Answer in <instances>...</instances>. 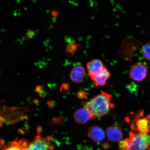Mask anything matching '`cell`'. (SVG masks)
<instances>
[{"instance_id":"1","label":"cell","mask_w":150,"mask_h":150,"mask_svg":"<svg viewBox=\"0 0 150 150\" xmlns=\"http://www.w3.org/2000/svg\"><path fill=\"white\" fill-rule=\"evenodd\" d=\"M112 95L103 91L88 102H82L83 108L89 112L91 119L101 117L107 115L114 105L111 102Z\"/></svg>"},{"instance_id":"2","label":"cell","mask_w":150,"mask_h":150,"mask_svg":"<svg viewBox=\"0 0 150 150\" xmlns=\"http://www.w3.org/2000/svg\"><path fill=\"white\" fill-rule=\"evenodd\" d=\"M119 144L120 150H150V135L132 130Z\"/></svg>"},{"instance_id":"3","label":"cell","mask_w":150,"mask_h":150,"mask_svg":"<svg viewBox=\"0 0 150 150\" xmlns=\"http://www.w3.org/2000/svg\"><path fill=\"white\" fill-rule=\"evenodd\" d=\"M142 45V43L137 39L127 38L122 42L119 50L120 56L124 61L131 62L133 54L139 50Z\"/></svg>"},{"instance_id":"4","label":"cell","mask_w":150,"mask_h":150,"mask_svg":"<svg viewBox=\"0 0 150 150\" xmlns=\"http://www.w3.org/2000/svg\"><path fill=\"white\" fill-rule=\"evenodd\" d=\"M132 130L136 132L149 134L150 133V114L144 117V111L141 110L133 119L131 125Z\"/></svg>"},{"instance_id":"5","label":"cell","mask_w":150,"mask_h":150,"mask_svg":"<svg viewBox=\"0 0 150 150\" xmlns=\"http://www.w3.org/2000/svg\"><path fill=\"white\" fill-rule=\"evenodd\" d=\"M50 137L37 135L32 142H28L26 150H53Z\"/></svg>"},{"instance_id":"6","label":"cell","mask_w":150,"mask_h":150,"mask_svg":"<svg viewBox=\"0 0 150 150\" xmlns=\"http://www.w3.org/2000/svg\"><path fill=\"white\" fill-rule=\"evenodd\" d=\"M148 70L147 66L138 63L131 67L129 75L131 79L137 82L143 81L147 77Z\"/></svg>"},{"instance_id":"7","label":"cell","mask_w":150,"mask_h":150,"mask_svg":"<svg viewBox=\"0 0 150 150\" xmlns=\"http://www.w3.org/2000/svg\"><path fill=\"white\" fill-rule=\"evenodd\" d=\"M104 67V64L100 59H93L87 64L88 74L91 78L100 74Z\"/></svg>"},{"instance_id":"8","label":"cell","mask_w":150,"mask_h":150,"mask_svg":"<svg viewBox=\"0 0 150 150\" xmlns=\"http://www.w3.org/2000/svg\"><path fill=\"white\" fill-rule=\"evenodd\" d=\"M86 75L84 67L81 65H77L73 67L70 73V77L73 82L79 83L83 81Z\"/></svg>"},{"instance_id":"9","label":"cell","mask_w":150,"mask_h":150,"mask_svg":"<svg viewBox=\"0 0 150 150\" xmlns=\"http://www.w3.org/2000/svg\"><path fill=\"white\" fill-rule=\"evenodd\" d=\"M88 134L89 138L95 142H102L105 138L104 130L97 125L90 127L88 131Z\"/></svg>"},{"instance_id":"10","label":"cell","mask_w":150,"mask_h":150,"mask_svg":"<svg viewBox=\"0 0 150 150\" xmlns=\"http://www.w3.org/2000/svg\"><path fill=\"white\" fill-rule=\"evenodd\" d=\"M110 76L111 74L110 71L105 67L100 74L91 77V79L96 86L100 87L105 85Z\"/></svg>"},{"instance_id":"11","label":"cell","mask_w":150,"mask_h":150,"mask_svg":"<svg viewBox=\"0 0 150 150\" xmlns=\"http://www.w3.org/2000/svg\"><path fill=\"white\" fill-rule=\"evenodd\" d=\"M106 133L109 140L112 142L121 141L123 137L121 127L118 125L108 127L106 129Z\"/></svg>"},{"instance_id":"12","label":"cell","mask_w":150,"mask_h":150,"mask_svg":"<svg viewBox=\"0 0 150 150\" xmlns=\"http://www.w3.org/2000/svg\"><path fill=\"white\" fill-rule=\"evenodd\" d=\"M74 117L76 123L81 125L87 123L91 119L89 112L83 108L77 110L74 112Z\"/></svg>"},{"instance_id":"13","label":"cell","mask_w":150,"mask_h":150,"mask_svg":"<svg viewBox=\"0 0 150 150\" xmlns=\"http://www.w3.org/2000/svg\"><path fill=\"white\" fill-rule=\"evenodd\" d=\"M27 142L25 140H16L4 146L1 150H26Z\"/></svg>"},{"instance_id":"14","label":"cell","mask_w":150,"mask_h":150,"mask_svg":"<svg viewBox=\"0 0 150 150\" xmlns=\"http://www.w3.org/2000/svg\"><path fill=\"white\" fill-rule=\"evenodd\" d=\"M79 47H80L79 45L76 44L74 41L69 43L66 50V53L70 56L74 55Z\"/></svg>"},{"instance_id":"15","label":"cell","mask_w":150,"mask_h":150,"mask_svg":"<svg viewBox=\"0 0 150 150\" xmlns=\"http://www.w3.org/2000/svg\"><path fill=\"white\" fill-rule=\"evenodd\" d=\"M142 53L144 59L150 61V42L146 43L142 47Z\"/></svg>"},{"instance_id":"16","label":"cell","mask_w":150,"mask_h":150,"mask_svg":"<svg viewBox=\"0 0 150 150\" xmlns=\"http://www.w3.org/2000/svg\"><path fill=\"white\" fill-rule=\"evenodd\" d=\"M27 33H26V35L25 38L28 41H29L30 39L33 38L36 35V33L33 31L30 30H28Z\"/></svg>"},{"instance_id":"17","label":"cell","mask_w":150,"mask_h":150,"mask_svg":"<svg viewBox=\"0 0 150 150\" xmlns=\"http://www.w3.org/2000/svg\"><path fill=\"white\" fill-rule=\"evenodd\" d=\"M78 98L80 99H84L88 97L87 94L86 92L82 90H80L76 94Z\"/></svg>"},{"instance_id":"18","label":"cell","mask_w":150,"mask_h":150,"mask_svg":"<svg viewBox=\"0 0 150 150\" xmlns=\"http://www.w3.org/2000/svg\"><path fill=\"white\" fill-rule=\"evenodd\" d=\"M70 85L68 82H63L60 88V91H70Z\"/></svg>"},{"instance_id":"19","label":"cell","mask_w":150,"mask_h":150,"mask_svg":"<svg viewBox=\"0 0 150 150\" xmlns=\"http://www.w3.org/2000/svg\"><path fill=\"white\" fill-rule=\"evenodd\" d=\"M59 11H56L55 9H52L51 10V14L52 16L54 18H57L59 14Z\"/></svg>"},{"instance_id":"20","label":"cell","mask_w":150,"mask_h":150,"mask_svg":"<svg viewBox=\"0 0 150 150\" xmlns=\"http://www.w3.org/2000/svg\"><path fill=\"white\" fill-rule=\"evenodd\" d=\"M45 86L42 85H39L36 86L35 87V92L39 93H41L42 91L43 88Z\"/></svg>"},{"instance_id":"21","label":"cell","mask_w":150,"mask_h":150,"mask_svg":"<svg viewBox=\"0 0 150 150\" xmlns=\"http://www.w3.org/2000/svg\"><path fill=\"white\" fill-rule=\"evenodd\" d=\"M47 104L50 108H52L54 106L53 102L51 100H48L47 102Z\"/></svg>"},{"instance_id":"22","label":"cell","mask_w":150,"mask_h":150,"mask_svg":"<svg viewBox=\"0 0 150 150\" xmlns=\"http://www.w3.org/2000/svg\"><path fill=\"white\" fill-rule=\"evenodd\" d=\"M13 15L14 16H18V14L17 13V11L16 10H15L14 11Z\"/></svg>"},{"instance_id":"23","label":"cell","mask_w":150,"mask_h":150,"mask_svg":"<svg viewBox=\"0 0 150 150\" xmlns=\"http://www.w3.org/2000/svg\"><path fill=\"white\" fill-rule=\"evenodd\" d=\"M52 22H53V23H55L56 21V18H52Z\"/></svg>"},{"instance_id":"24","label":"cell","mask_w":150,"mask_h":150,"mask_svg":"<svg viewBox=\"0 0 150 150\" xmlns=\"http://www.w3.org/2000/svg\"><path fill=\"white\" fill-rule=\"evenodd\" d=\"M16 1L18 3H20L21 2V0H16Z\"/></svg>"},{"instance_id":"25","label":"cell","mask_w":150,"mask_h":150,"mask_svg":"<svg viewBox=\"0 0 150 150\" xmlns=\"http://www.w3.org/2000/svg\"><path fill=\"white\" fill-rule=\"evenodd\" d=\"M21 15V13L20 12H19L18 13V16H20Z\"/></svg>"},{"instance_id":"26","label":"cell","mask_w":150,"mask_h":150,"mask_svg":"<svg viewBox=\"0 0 150 150\" xmlns=\"http://www.w3.org/2000/svg\"><path fill=\"white\" fill-rule=\"evenodd\" d=\"M5 30L4 29H2L1 30V31L2 32H4L5 31Z\"/></svg>"},{"instance_id":"27","label":"cell","mask_w":150,"mask_h":150,"mask_svg":"<svg viewBox=\"0 0 150 150\" xmlns=\"http://www.w3.org/2000/svg\"><path fill=\"white\" fill-rule=\"evenodd\" d=\"M46 13H49L50 12V10H47L46 11Z\"/></svg>"},{"instance_id":"28","label":"cell","mask_w":150,"mask_h":150,"mask_svg":"<svg viewBox=\"0 0 150 150\" xmlns=\"http://www.w3.org/2000/svg\"><path fill=\"white\" fill-rule=\"evenodd\" d=\"M32 1H33V3H35L36 2L37 0H32Z\"/></svg>"},{"instance_id":"29","label":"cell","mask_w":150,"mask_h":150,"mask_svg":"<svg viewBox=\"0 0 150 150\" xmlns=\"http://www.w3.org/2000/svg\"><path fill=\"white\" fill-rule=\"evenodd\" d=\"M52 28H53V25H50V29H52Z\"/></svg>"},{"instance_id":"30","label":"cell","mask_w":150,"mask_h":150,"mask_svg":"<svg viewBox=\"0 0 150 150\" xmlns=\"http://www.w3.org/2000/svg\"><path fill=\"white\" fill-rule=\"evenodd\" d=\"M23 8H24V9H25V10L26 11L27 10V8H26V7H23Z\"/></svg>"},{"instance_id":"31","label":"cell","mask_w":150,"mask_h":150,"mask_svg":"<svg viewBox=\"0 0 150 150\" xmlns=\"http://www.w3.org/2000/svg\"><path fill=\"white\" fill-rule=\"evenodd\" d=\"M35 32H36V33H37V32H38L39 31V30H35Z\"/></svg>"}]
</instances>
